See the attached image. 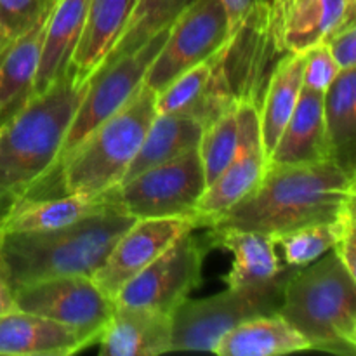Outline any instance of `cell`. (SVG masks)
Masks as SVG:
<instances>
[{"mask_svg":"<svg viewBox=\"0 0 356 356\" xmlns=\"http://www.w3.org/2000/svg\"><path fill=\"white\" fill-rule=\"evenodd\" d=\"M86 348L75 330L44 316L21 309L0 315L2 356H66Z\"/></svg>","mask_w":356,"mask_h":356,"instance_id":"44dd1931","label":"cell"},{"mask_svg":"<svg viewBox=\"0 0 356 356\" xmlns=\"http://www.w3.org/2000/svg\"><path fill=\"white\" fill-rule=\"evenodd\" d=\"M222 3L226 10V16H228V24H229V35L240 26L243 19L252 13L254 9L264 3L266 0H219Z\"/></svg>","mask_w":356,"mask_h":356,"instance_id":"d590c367","label":"cell"},{"mask_svg":"<svg viewBox=\"0 0 356 356\" xmlns=\"http://www.w3.org/2000/svg\"><path fill=\"white\" fill-rule=\"evenodd\" d=\"M156 92L139 86L131 99L94 127L59 163L63 193L101 195L117 188L156 115Z\"/></svg>","mask_w":356,"mask_h":356,"instance_id":"5b68a950","label":"cell"},{"mask_svg":"<svg viewBox=\"0 0 356 356\" xmlns=\"http://www.w3.org/2000/svg\"><path fill=\"white\" fill-rule=\"evenodd\" d=\"M111 205H118L111 197V190L101 195L63 193L44 198H17L7 212L6 233H35L65 228Z\"/></svg>","mask_w":356,"mask_h":356,"instance_id":"ffe728a7","label":"cell"},{"mask_svg":"<svg viewBox=\"0 0 356 356\" xmlns=\"http://www.w3.org/2000/svg\"><path fill=\"white\" fill-rule=\"evenodd\" d=\"M45 23L47 17L0 52V122L9 117L30 94L40 63Z\"/></svg>","mask_w":356,"mask_h":356,"instance_id":"83f0119b","label":"cell"},{"mask_svg":"<svg viewBox=\"0 0 356 356\" xmlns=\"http://www.w3.org/2000/svg\"><path fill=\"white\" fill-rule=\"evenodd\" d=\"M235 104L222 73V49L181 73L155 97L156 113L190 115L204 127Z\"/></svg>","mask_w":356,"mask_h":356,"instance_id":"9a60e30c","label":"cell"},{"mask_svg":"<svg viewBox=\"0 0 356 356\" xmlns=\"http://www.w3.org/2000/svg\"><path fill=\"white\" fill-rule=\"evenodd\" d=\"M14 309H17L16 301H14V287L9 278V273H7L2 254H0V315L14 312Z\"/></svg>","mask_w":356,"mask_h":356,"instance_id":"8d00e7d4","label":"cell"},{"mask_svg":"<svg viewBox=\"0 0 356 356\" xmlns=\"http://www.w3.org/2000/svg\"><path fill=\"white\" fill-rule=\"evenodd\" d=\"M323 122L330 159L350 172H356V72L337 73L323 92Z\"/></svg>","mask_w":356,"mask_h":356,"instance_id":"484cf974","label":"cell"},{"mask_svg":"<svg viewBox=\"0 0 356 356\" xmlns=\"http://www.w3.org/2000/svg\"><path fill=\"white\" fill-rule=\"evenodd\" d=\"M104 356H156L170 353L172 315L149 308L115 306L110 322L97 337Z\"/></svg>","mask_w":356,"mask_h":356,"instance_id":"e0dca14e","label":"cell"},{"mask_svg":"<svg viewBox=\"0 0 356 356\" xmlns=\"http://www.w3.org/2000/svg\"><path fill=\"white\" fill-rule=\"evenodd\" d=\"M238 148L232 163L221 176L205 188L195 209L198 229H204L214 219L245 198L259 184L266 172V155L259 127V106L250 101L236 103Z\"/></svg>","mask_w":356,"mask_h":356,"instance_id":"4fadbf2b","label":"cell"},{"mask_svg":"<svg viewBox=\"0 0 356 356\" xmlns=\"http://www.w3.org/2000/svg\"><path fill=\"white\" fill-rule=\"evenodd\" d=\"M134 0H89L82 35L70 66L80 80H89L103 66L131 16Z\"/></svg>","mask_w":356,"mask_h":356,"instance_id":"603a6c76","label":"cell"},{"mask_svg":"<svg viewBox=\"0 0 356 356\" xmlns=\"http://www.w3.org/2000/svg\"><path fill=\"white\" fill-rule=\"evenodd\" d=\"M134 221L120 205H111L65 228L3 233L0 254L13 287L73 275L90 277Z\"/></svg>","mask_w":356,"mask_h":356,"instance_id":"3957f363","label":"cell"},{"mask_svg":"<svg viewBox=\"0 0 356 356\" xmlns=\"http://www.w3.org/2000/svg\"><path fill=\"white\" fill-rule=\"evenodd\" d=\"M351 214H355V205L346 209L336 221L301 226L275 236L277 247L282 252V259L287 266L302 268L329 254L336 247L344 221Z\"/></svg>","mask_w":356,"mask_h":356,"instance_id":"f546056e","label":"cell"},{"mask_svg":"<svg viewBox=\"0 0 356 356\" xmlns=\"http://www.w3.org/2000/svg\"><path fill=\"white\" fill-rule=\"evenodd\" d=\"M356 21H350L325 42L339 70H351L356 65Z\"/></svg>","mask_w":356,"mask_h":356,"instance_id":"836d02e7","label":"cell"},{"mask_svg":"<svg viewBox=\"0 0 356 356\" xmlns=\"http://www.w3.org/2000/svg\"><path fill=\"white\" fill-rule=\"evenodd\" d=\"M204 125L190 115L156 113L122 183L153 165L197 148Z\"/></svg>","mask_w":356,"mask_h":356,"instance_id":"4316f807","label":"cell"},{"mask_svg":"<svg viewBox=\"0 0 356 356\" xmlns=\"http://www.w3.org/2000/svg\"><path fill=\"white\" fill-rule=\"evenodd\" d=\"M89 80L70 66L44 92L28 96L0 122V200L30 197L54 176L66 132Z\"/></svg>","mask_w":356,"mask_h":356,"instance_id":"7a4b0ae2","label":"cell"},{"mask_svg":"<svg viewBox=\"0 0 356 356\" xmlns=\"http://www.w3.org/2000/svg\"><path fill=\"white\" fill-rule=\"evenodd\" d=\"M228 38L229 24L222 3L219 0H193L169 26L165 42L143 83L160 92L181 73L221 51Z\"/></svg>","mask_w":356,"mask_h":356,"instance_id":"9c48e42d","label":"cell"},{"mask_svg":"<svg viewBox=\"0 0 356 356\" xmlns=\"http://www.w3.org/2000/svg\"><path fill=\"white\" fill-rule=\"evenodd\" d=\"M312 350L308 341L278 313L256 316L228 330L212 353L219 356H278Z\"/></svg>","mask_w":356,"mask_h":356,"instance_id":"cb8c5ba5","label":"cell"},{"mask_svg":"<svg viewBox=\"0 0 356 356\" xmlns=\"http://www.w3.org/2000/svg\"><path fill=\"white\" fill-rule=\"evenodd\" d=\"M54 0H0V52L45 19Z\"/></svg>","mask_w":356,"mask_h":356,"instance_id":"1f68e13d","label":"cell"},{"mask_svg":"<svg viewBox=\"0 0 356 356\" xmlns=\"http://www.w3.org/2000/svg\"><path fill=\"white\" fill-rule=\"evenodd\" d=\"M296 268L256 289H229L205 299L188 298L172 313V351H211L228 330L256 316L273 315Z\"/></svg>","mask_w":356,"mask_h":356,"instance_id":"8992f818","label":"cell"},{"mask_svg":"<svg viewBox=\"0 0 356 356\" xmlns=\"http://www.w3.org/2000/svg\"><path fill=\"white\" fill-rule=\"evenodd\" d=\"M285 52H306L325 44L355 21L356 0H271Z\"/></svg>","mask_w":356,"mask_h":356,"instance_id":"2e32d148","label":"cell"},{"mask_svg":"<svg viewBox=\"0 0 356 356\" xmlns=\"http://www.w3.org/2000/svg\"><path fill=\"white\" fill-rule=\"evenodd\" d=\"M323 160H332L323 122V92L301 89L294 111L266 159V167L273 169Z\"/></svg>","mask_w":356,"mask_h":356,"instance_id":"d6986e66","label":"cell"},{"mask_svg":"<svg viewBox=\"0 0 356 356\" xmlns=\"http://www.w3.org/2000/svg\"><path fill=\"white\" fill-rule=\"evenodd\" d=\"M195 229H198L197 221L191 218L136 219L90 277L115 301L129 280L165 252L179 236Z\"/></svg>","mask_w":356,"mask_h":356,"instance_id":"5bb4252c","label":"cell"},{"mask_svg":"<svg viewBox=\"0 0 356 356\" xmlns=\"http://www.w3.org/2000/svg\"><path fill=\"white\" fill-rule=\"evenodd\" d=\"M285 54L273 3L266 0L240 23L222 47V73L233 99L259 106L271 72Z\"/></svg>","mask_w":356,"mask_h":356,"instance_id":"8fae6325","label":"cell"},{"mask_svg":"<svg viewBox=\"0 0 356 356\" xmlns=\"http://www.w3.org/2000/svg\"><path fill=\"white\" fill-rule=\"evenodd\" d=\"M339 66L334 61L327 44H318L306 51L302 89L325 92L339 73Z\"/></svg>","mask_w":356,"mask_h":356,"instance_id":"d6a6232c","label":"cell"},{"mask_svg":"<svg viewBox=\"0 0 356 356\" xmlns=\"http://www.w3.org/2000/svg\"><path fill=\"white\" fill-rule=\"evenodd\" d=\"M16 200H0V238L6 233V219H7V212L9 209L13 207V204Z\"/></svg>","mask_w":356,"mask_h":356,"instance_id":"74e56055","label":"cell"},{"mask_svg":"<svg viewBox=\"0 0 356 356\" xmlns=\"http://www.w3.org/2000/svg\"><path fill=\"white\" fill-rule=\"evenodd\" d=\"M16 308L75 330L87 348L97 341L115 312V301L92 277L73 275L33 282L14 289Z\"/></svg>","mask_w":356,"mask_h":356,"instance_id":"ba28073f","label":"cell"},{"mask_svg":"<svg viewBox=\"0 0 356 356\" xmlns=\"http://www.w3.org/2000/svg\"><path fill=\"white\" fill-rule=\"evenodd\" d=\"M89 0H54L45 23L44 44L37 75L28 96L44 92L70 68L73 51L82 35Z\"/></svg>","mask_w":356,"mask_h":356,"instance_id":"7402d4cb","label":"cell"},{"mask_svg":"<svg viewBox=\"0 0 356 356\" xmlns=\"http://www.w3.org/2000/svg\"><path fill=\"white\" fill-rule=\"evenodd\" d=\"M207 238L184 233L152 264L124 285L115 305L149 308L172 315L202 284Z\"/></svg>","mask_w":356,"mask_h":356,"instance_id":"30bf717a","label":"cell"},{"mask_svg":"<svg viewBox=\"0 0 356 356\" xmlns=\"http://www.w3.org/2000/svg\"><path fill=\"white\" fill-rule=\"evenodd\" d=\"M205 176L198 149L153 165L111 190L113 200L136 219L195 218ZM198 226V225H197Z\"/></svg>","mask_w":356,"mask_h":356,"instance_id":"52a82bcc","label":"cell"},{"mask_svg":"<svg viewBox=\"0 0 356 356\" xmlns=\"http://www.w3.org/2000/svg\"><path fill=\"white\" fill-rule=\"evenodd\" d=\"M306 52H287L271 72L259 103L261 139L266 159L287 125L302 89Z\"/></svg>","mask_w":356,"mask_h":356,"instance_id":"d4e9b609","label":"cell"},{"mask_svg":"<svg viewBox=\"0 0 356 356\" xmlns=\"http://www.w3.org/2000/svg\"><path fill=\"white\" fill-rule=\"evenodd\" d=\"M167 33H169V28L159 31L155 37L149 38L146 44L136 49L134 52H129V54L120 56L115 61L101 66L90 76L86 96L80 101L72 125L66 132L58 167L61 160L70 152H73L94 127H97L101 122L106 120L110 115H113L118 108L124 106L131 99L132 94L139 89V86L145 80L146 72L155 59L156 52L165 42ZM58 167H56V170H58Z\"/></svg>","mask_w":356,"mask_h":356,"instance_id":"7c38bea8","label":"cell"},{"mask_svg":"<svg viewBox=\"0 0 356 356\" xmlns=\"http://www.w3.org/2000/svg\"><path fill=\"white\" fill-rule=\"evenodd\" d=\"M191 2L193 0H134L127 24L103 66L120 56L134 52L159 31L169 28Z\"/></svg>","mask_w":356,"mask_h":356,"instance_id":"f1b7e54d","label":"cell"},{"mask_svg":"<svg viewBox=\"0 0 356 356\" xmlns=\"http://www.w3.org/2000/svg\"><path fill=\"white\" fill-rule=\"evenodd\" d=\"M238 148V124H236V104L219 115L202 131L198 141V156L204 169L205 184H212L222 170L232 163Z\"/></svg>","mask_w":356,"mask_h":356,"instance_id":"4dcf8cb0","label":"cell"},{"mask_svg":"<svg viewBox=\"0 0 356 356\" xmlns=\"http://www.w3.org/2000/svg\"><path fill=\"white\" fill-rule=\"evenodd\" d=\"M355 179L356 172L334 160L266 167L259 184L207 228H238L278 236L301 226L336 221L355 205Z\"/></svg>","mask_w":356,"mask_h":356,"instance_id":"6da1fadb","label":"cell"},{"mask_svg":"<svg viewBox=\"0 0 356 356\" xmlns=\"http://www.w3.org/2000/svg\"><path fill=\"white\" fill-rule=\"evenodd\" d=\"M277 313L302 334L312 350L356 353V282L332 250L296 268Z\"/></svg>","mask_w":356,"mask_h":356,"instance_id":"277c9868","label":"cell"},{"mask_svg":"<svg viewBox=\"0 0 356 356\" xmlns=\"http://www.w3.org/2000/svg\"><path fill=\"white\" fill-rule=\"evenodd\" d=\"M209 245L233 254V266L225 282L229 289H256L282 277L289 266L280 264L275 236L238 228H207Z\"/></svg>","mask_w":356,"mask_h":356,"instance_id":"ac0fdd59","label":"cell"},{"mask_svg":"<svg viewBox=\"0 0 356 356\" xmlns=\"http://www.w3.org/2000/svg\"><path fill=\"white\" fill-rule=\"evenodd\" d=\"M355 214H351L350 218L344 221L343 229H341V236L337 240L336 247L332 249V252L336 254L337 259L344 264L348 271L355 277L356 273V238H355Z\"/></svg>","mask_w":356,"mask_h":356,"instance_id":"e575fe53","label":"cell"}]
</instances>
